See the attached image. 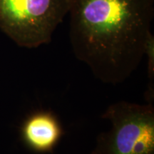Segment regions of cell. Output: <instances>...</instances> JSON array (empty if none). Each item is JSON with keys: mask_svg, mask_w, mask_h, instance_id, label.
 I'll use <instances>...</instances> for the list:
<instances>
[{"mask_svg": "<svg viewBox=\"0 0 154 154\" xmlns=\"http://www.w3.org/2000/svg\"><path fill=\"white\" fill-rule=\"evenodd\" d=\"M68 14L76 59L104 84L129 78L144 57L154 0H68Z\"/></svg>", "mask_w": 154, "mask_h": 154, "instance_id": "cell-1", "label": "cell"}, {"mask_svg": "<svg viewBox=\"0 0 154 154\" xmlns=\"http://www.w3.org/2000/svg\"><path fill=\"white\" fill-rule=\"evenodd\" d=\"M144 56L148 59V78L149 87L146 91V99L148 103L153 104L154 99V36L151 32L146 42Z\"/></svg>", "mask_w": 154, "mask_h": 154, "instance_id": "cell-5", "label": "cell"}, {"mask_svg": "<svg viewBox=\"0 0 154 154\" xmlns=\"http://www.w3.org/2000/svg\"><path fill=\"white\" fill-rule=\"evenodd\" d=\"M68 14V0H0V29L21 47L51 42Z\"/></svg>", "mask_w": 154, "mask_h": 154, "instance_id": "cell-3", "label": "cell"}, {"mask_svg": "<svg viewBox=\"0 0 154 154\" xmlns=\"http://www.w3.org/2000/svg\"><path fill=\"white\" fill-rule=\"evenodd\" d=\"M101 117L111 128L99 134L90 154H154L153 104L119 101Z\"/></svg>", "mask_w": 154, "mask_h": 154, "instance_id": "cell-2", "label": "cell"}, {"mask_svg": "<svg viewBox=\"0 0 154 154\" xmlns=\"http://www.w3.org/2000/svg\"><path fill=\"white\" fill-rule=\"evenodd\" d=\"M25 145L36 153H50L62 136V128L54 115L39 111L29 116L22 127Z\"/></svg>", "mask_w": 154, "mask_h": 154, "instance_id": "cell-4", "label": "cell"}]
</instances>
